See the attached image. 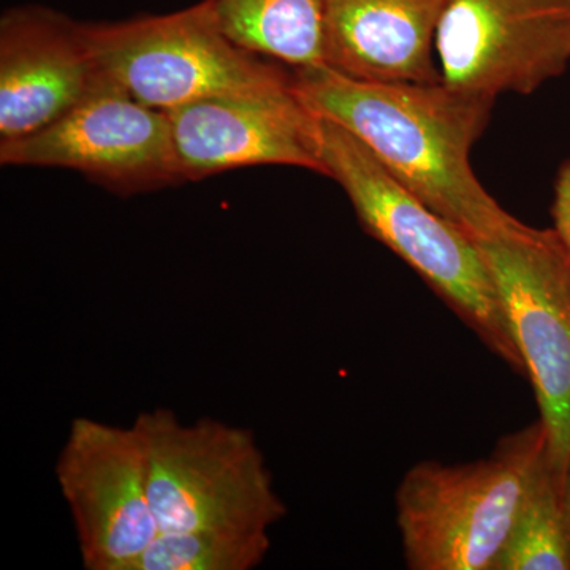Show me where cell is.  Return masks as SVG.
<instances>
[{"label": "cell", "mask_w": 570, "mask_h": 570, "mask_svg": "<svg viewBox=\"0 0 570 570\" xmlns=\"http://www.w3.org/2000/svg\"><path fill=\"white\" fill-rule=\"evenodd\" d=\"M239 47L288 69L325 66L322 0H212Z\"/></svg>", "instance_id": "obj_13"}, {"label": "cell", "mask_w": 570, "mask_h": 570, "mask_svg": "<svg viewBox=\"0 0 570 570\" xmlns=\"http://www.w3.org/2000/svg\"><path fill=\"white\" fill-rule=\"evenodd\" d=\"M56 480L86 570H130L160 534L149 499L148 456L135 423L75 419Z\"/></svg>", "instance_id": "obj_9"}, {"label": "cell", "mask_w": 570, "mask_h": 570, "mask_svg": "<svg viewBox=\"0 0 570 570\" xmlns=\"http://www.w3.org/2000/svg\"><path fill=\"white\" fill-rule=\"evenodd\" d=\"M554 232L570 250V159L562 165L554 183V200L551 208Z\"/></svg>", "instance_id": "obj_16"}, {"label": "cell", "mask_w": 570, "mask_h": 570, "mask_svg": "<svg viewBox=\"0 0 570 570\" xmlns=\"http://www.w3.org/2000/svg\"><path fill=\"white\" fill-rule=\"evenodd\" d=\"M515 336L566 493L570 471V250L554 228L519 219L475 239Z\"/></svg>", "instance_id": "obj_6"}, {"label": "cell", "mask_w": 570, "mask_h": 570, "mask_svg": "<svg viewBox=\"0 0 570 570\" xmlns=\"http://www.w3.org/2000/svg\"><path fill=\"white\" fill-rule=\"evenodd\" d=\"M105 75L82 22L47 7H14L0 20V141L47 129Z\"/></svg>", "instance_id": "obj_11"}, {"label": "cell", "mask_w": 570, "mask_h": 570, "mask_svg": "<svg viewBox=\"0 0 570 570\" xmlns=\"http://www.w3.org/2000/svg\"><path fill=\"white\" fill-rule=\"evenodd\" d=\"M269 547V532H160L130 570H253L265 561Z\"/></svg>", "instance_id": "obj_15"}, {"label": "cell", "mask_w": 570, "mask_h": 570, "mask_svg": "<svg viewBox=\"0 0 570 570\" xmlns=\"http://www.w3.org/2000/svg\"><path fill=\"white\" fill-rule=\"evenodd\" d=\"M434 50L449 88L530 96L569 67L570 0H445Z\"/></svg>", "instance_id": "obj_8"}, {"label": "cell", "mask_w": 570, "mask_h": 570, "mask_svg": "<svg viewBox=\"0 0 570 570\" xmlns=\"http://www.w3.org/2000/svg\"><path fill=\"white\" fill-rule=\"evenodd\" d=\"M0 164L66 168L118 195L183 183L167 112L138 102L107 77L47 129L0 141Z\"/></svg>", "instance_id": "obj_7"}, {"label": "cell", "mask_w": 570, "mask_h": 570, "mask_svg": "<svg viewBox=\"0 0 570 570\" xmlns=\"http://www.w3.org/2000/svg\"><path fill=\"white\" fill-rule=\"evenodd\" d=\"M292 70L296 94L317 118L347 130L397 181L472 238L515 220L469 160L494 102L442 81H363L328 66Z\"/></svg>", "instance_id": "obj_1"}, {"label": "cell", "mask_w": 570, "mask_h": 570, "mask_svg": "<svg viewBox=\"0 0 570 570\" xmlns=\"http://www.w3.org/2000/svg\"><path fill=\"white\" fill-rule=\"evenodd\" d=\"M149 499L160 532L265 534L287 515L254 434L220 420L184 423L171 409L138 414Z\"/></svg>", "instance_id": "obj_4"}, {"label": "cell", "mask_w": 570, "mask_h": 570, "mask_svg": "<svg viewBox=\"0 0 570 570\" xmlns=\"http://www.w3.org/2000/svg\"><path fill=\"white\" fill-rule=\"evenodd\" d=\"M564 502H566V513H568L569 530H570V471H569V475H568V482H566Z\"/></svg>", "instance_id": "obj_17"}, {"label": "cell", "mask_w": 570, "mask_h": 570, "mask_svg": "<svg viewBox=\"0 0 570 570\" xmlns=\"http://www.w3.org/2000/svg\"><path fill=\"white\" fill-rule=\"evenodd\" d=\"M326 176L354 206L366 234L387 246L515 373L527 374L478 242L397 181L347 130L318 118Z\"/></svg>", "instance_id": "obj_2"}, {"label": "cell", "mask_w": 570, "mask_h": 570, "mask_svg": "<svg viewBox=\"0 0 570 570\" xmlns=\"http://www.w3.org/2000/svg\"><path fill=\"white\" fill-rule=\"evenodd\" d=\"M105 77L138 102L171 111L216 97L288 88L294 70L236 45L212 0L174 13L118 22H82Z\"/></svg>", "instance_id": "obj_5"}, {"label": "cell", "mask_w": 570, "mask_h": 570, "mask_svg": "<svg viewBox=\"0 0 570 570\" xmlns=\"http://www.w3.org/2000/svg\"><path fill=\"white\" fill-rule=\"evenodd\" d=\"M493 570H570L564 489L549 461L528 491Z\"/></svg>", "instance_id": "obj_14"}, {"label": "cell", "mask_w": 570, "mask_h": 570, "mask_svg": "<svg viewBox=\"0 0 570 570\" xmlns=\"http://www.w3.org/2000/svg\"><path fill=\"white\" fill-rule=\"evenodd\" d=\"M547 463L542 422L501 439L489 459L422 461L396 490L397 530L412 570H493L521 504Z\"/></svg>", "instance_id": "obj_3"}, {"label": "cell", "mask_w": 570, "mask_h": 570, "mask_svg": "<svg viewBox=\"0 0 570 570\" xmlns=\"http://www.w3.org/2000/svg\"><path fill=\"white\" fill-rule=\"evenodd\" d=\"M183 183L258 167L285 165L326 176L318 118L295 91L216 97L167 112Z\"/></svg>", "instance_id": "obj_10"}, {"label": "cell", "mask_w": 570, "mask_h": 570, "mask_svg": "<svg viewBox=\"0 0 570 570\" xmlns=\"http://www.w3.org/2000/svg\"><path fill=\"white\" fill-rule=\"evenodd\" d=\"M444 2L322 0L325 66L363 81H441L434 41Z\"/></svg>", "instance_id": "obj_12"}]
</instances>
